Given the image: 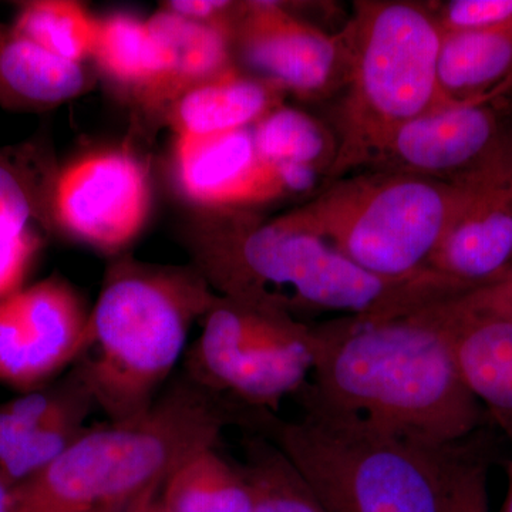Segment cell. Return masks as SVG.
<instances>
[{"label": "cell", "instance_id": "cell-31", "mask_svg": "<svg viewBox=\"0 0 512 512\" xmlns=\"http://www.w3.org/2000/svg\"><path fill=\"white\" fill-rule=\"evenodd\" d=\"M237 6L238 2L227 0H173L165 2L163 8L185 19L225 26L229 30Z\"/></svg>", "mask_w": 512, "mask_h": 512}, {"label": "cell", "instance_id": "cell-16", "mask_svg": "<svg viewBox=\"0 0 512 512\" xmlns=\"http://www.w3.org/2000/svg\"><path fill=\"white\" fill-rule=\"evenodd\" d=\"M444 301L434 311L447 329L458 376L512 441V322L457 318Z\"/></svg>", "mask_w": 512, "mask_h": 512}, {"label": "cell", "instance_id": "cell-17", "mask_svg": "<svg viewBox=\"0 0 512 512\" xmlns=\"http://www.w3.org/2000/svg\"><path fill=\"white\" fill-rule=\"evenodd\" d=\"M284 96L275 84L245 76L235 66L188 90L164 117L177 137L220 136L254 126L284 104Z\"/></svg>", "mask_w": 512, "mask_h": 512}, {"label": "cell", "instance_id": "cell-23", "mask_svg": "<svg viewBox=\"0 0 512 512\" xmlns=\"http://www.w3.org/2000/svg\"><path fill=\"white\" fill-rule=\"evenodd\" d=\"M62 402L22 443L0 458V477L15 488L49 467L86 431L87 414L94 403L77 377L67 379Z\"/></svg>", "mask_w": 512, "mask_h": 512}, {"label": "cell", "instance_id": "cell-22", "mask_svg": "<svg viewBox=\"0 0 512 512\" xmlns=\"http://www.w3.org/2000/svg\"><path fill=\"white\" fill-rule=\"evenodd\" d=\"M239 474L251 495L252 512H326L306 478L274 441L245 433Z\"/></svg>", "mask_w": 512, "mask_h": 512}, {"label": "cell", "instance_id": "cell-9", "mask_svg": "<svg viewBox=\"0 0 512 512\" xmlns=\"http://www.w3.org/2000/svg\"><path fill=\"white\" fill-rule=\"evenodd\" d=\"M232 52L284 93L322 99L342 90L349 66L345 29L323 32L276 2H238L229 28Z\"/></svg>", "mask_w": 512, "mask_h": 512}, {"label": "cell", "instance_id": "cell-14", "mask_svg": "<svg viewBox=\"0 0 512 512\" xmlns=\"http://www.w3.org/2000/svg\"><path fill=\"white\" fill-rule=\"evenodd\" d=\"M173 171L181 195L205 211H247L288 198L278 165L258 153L251 127L177 137Z\"/></svg>", "mask_w": 512, "mask_h": 512}, {"label": "cell", "instance_id": "cell-18", "mask_svg": "<svg viewBox=\"0 0 512 512\" xmlns=\"http://www.w3.org/2000/svg\"><path fill=\"white\" fill-rule=\"evenodd\" d=\"M93 86L83 64L64 62L0 23V106L37 113L56 109Z\"/></svg>", "mask_w": 512, "mask_h": 512}, {"label": "cell", "instance_id": "cell-27", "mask_svg": "<svg viewBox=\"0 0 512 512\" xmlns=\"http://www.w3.org/2000/svg\"><path fill=\"white\" fill-rule=\"evenodd\" d=\"M67 384L40 387L0 406V458L22 443L59 406Z\"/></svg>", "mask_w": 512, "mask_h": 512}, {"label": "cell", "instance_id": "cell-32", "mask_svg": "<svg viewBox=\"0 0 512 512\" xmlns=\"http://www.w3.org/2000/svg\"><path fill=\"white\" fill-rule=\"evenodd\" d=\"M158 487H160V485H154V487L148 488L146 493L141 494L140 497L128 507L126 512H167L163 503L156 498Z\"/></svg>", "mask_w": 512, "mask_h": 512}, {"label": "cell", "instance_id": "cell-5", "mask_svg": "<svg viewBox=\"0 0 512 512\" xmlns=\"http://www.w3.org/2000/svg\"><path fill=\"white\" fill-rule=\"evenodd\" d=\"M218 295L197 268L114 262L89 313L73 375L110 421L156 402L181 359L192 323Z\"/></svg>", "mask_w": 512, "mask_h": 512}, {"label": "cell", "instance_id": "cell-3", "mask_svg": "<svg viewBox=\"0 0 512 512\" xmlns=\"http://www.w3.org/2000/svg\"><path fill=\"white\" fill-rule=\"evenodd\" d=\"M477 433L436 444L302 410L296 420L265 413L256 434L291 458L326 512H487Z\"/></svg>", "mask_w": 512, "mask_h": 512}, {"label": "cell", "instance_id": "cell-15", "mask_svg": "<svg viewBox=\"0 0 512 512\" xmlns=\"http://www.w3.org/2000/svg\"><path fill=\"white\" fill-rule=\"evenodd\" d=\"M147 23L160 46L161 67L138 100L144 110L165 114L188 90L235 67L225 26L195 22L164 8Z\"/></svg>", "mask_w": 512, "mask_h": 512}, {"label": "cell", "instance_id": "cell-33", "mask_svg": "<svg viewBox=\"0 0 512 512\" xmlns=\"http://www.w3.org/2000/svg\"><path fill=\"white\" fill-rule=\"evenodd\" d=\"M0 512H12V488L0 477Z\"/></svg>", "mask_w": 512, "mask_h": 512}, {"label": "cell", "instance_id": "cell-35", "mask_svg": "<svg viewBox=\"0 0 512 512\" xmlns=\"http://www.w3.org/2000/svg\"><path fill=\"white\" fill-rule=\"evenodd\" d=\"M123 510H107V511H96V512H121Z\"/></svg>", "mask_w": 512, "mask_h": 512}, {"label": "cell", "instance_id": "cell-11", "mask_svg": "<svg viewBox=\"0 0 512 512\" xmlns=\"http://www.w3.org/2000/svg\"><path fill=\"white\" fill-rule=\"evenodd\" d=\"M89 313L73 286L56 275L3 299L0 383L32 392L74 365Z\"/></svg>", "mask_w": 512, "mask_h": 512}, {"label": "cell", "instance_id": "cell-21", "mask_svg": "<svg viewBox=\"0 0 512 512\" xmlns=\"http://www.w3.org/2000/svg\"><path fill=\"white\" fill-rule=\"evenodd\" d=\"M164 484L161 503L167 512H252L237 464L229 463L217 447L192 456Z\"/></svg>", "mask_w": 512, "mask_h": 512}, {"label": "cell", "instance_id": "cell-29", "mask_svg": "<svg viewBox=\"0 0 512 512\" xmlns=\"http://www.w3.org/2000/svg\"><path fill=\"white\" fill-rule=\"evenodd\" d=\"M444 306L457 318L512 322V265L490 284L446 299Z\"/></svg>", "mask_w": 512, "mask_h": 512}, {"label": "cell", "instance_id": "cell-4", "mask_svg": "<svg viewBox=\"0 0 512 512\" xmlns=\"http://www.w3.org/2000/svg\"><path fill=\"white\" fill-rule=\"evenodd\" d=\"M259 410L185 376L144 412L87 427L37 476L12 488V512L127 510L185 461L217 447L222 431H255Z\"/></svg>", "mask_w": 512, "mask_h": 512}, {"label": "cell", "instance_id": "cell-2", "mask_svg": "<svg viewBox=\"0 0 512 512\" xmlns=\"http://www.w3.org/2000/svg\"><path fill=\"white\" fill-rule=\"evenodd\" d=\"M207 212L188 238L194 268L217 295L258 312L305 323L322 313L386 320L466 292L433 269L372 274L281 215Z\"/></svg>", "mask_w": 512, "mask_h": 512}, {"label": "cell", "instance_id": "cell-25", "mask_svg": "<svg viewBox=\"0 0 512 512\" xmlns=\"http://www.w3.org/2000/svg\"><path fill=\"white\" fill-rule=\"evenodd\" d=\"M255 147L272 164L311 168L328 178L338 153L335 133L305 111L281 106L251 127Z\"/></svg>", "mask_w": 512, "mask_h": 512}, {"label": "cell", "instance_id": "cell-24", "mask_svg": "<svg viewBox=\"0 0 512 512\" xmlns=\"http://www.w3.org/2000/svg\"><path fill=\"white\" fill-rule=\"evenodd\" d=\"M93 59L101 73L140 100L156 82L160 46L147 20L119 13L99 20Z\"/></svg>", "mask_w": 512, "mask_h": 512}, {"label": "cell", "instance_id": "cell-19", "mask_svg": "<svg viewBox=\"0 0 512 512\" xmlns=\"http://www.w3.org/2000/svg\"><path fill=\"white\" fill-rule=\"evenodd\" d=\"M441 92L453 101H493L512 86V20L476 32L443 35Z\"/></svg>", "mask_w": 512, "mask_h": 512}, {"label": "cell", "instance_id": "cell-1", "mask_svg": "<svg viewBox=\"0 0 512 512\" xmlns=\"http://www.w3.org/2000/svg\"><path fill=\"white\" fill-rule=\"evenodd\" d=\"M311 340L301 410L436 444L483 429L487 413L458 376L434 303L386 320L338 316L311 325Z\"/></svg>", "mask_w": 512, "mask_h": 512}, {"label": "cell", "instance_id": "cell-7", "mask_svg": "<svg viewBox=\"0 0 512 512\" xmlns=\"http://www.w3.org/2000/svg\"><path fill=\"white\" fill-rule=\"evenodd\" d=\"M466 194L464 185L365 170L330 181L281 217L372 274L406 278L429 269Z\"/></svg>", "mask_w": 512, "mask_h": 512}, {"label": "cell", "instance_id": "cell-28", "mask_svg": "<svg viewBox=\"0 0 512 512\" xmlns=\"http://www.w3.org/2000/svg\"><path fill=\"white\" fill-rule=\"evenodd\" d=\"M443 35L476 32L512 20V0H451L433 6Z\"/></svg>", "mask_w": 512, "mask_h": 512}, {"label": "cell", "instance_id": "cell-12", "mask_svg": "<svg viewBox=\"0 0 512 512\" xmlns=\"http://www.w3.org/2000/svg\"><path fill=\"white\" fill-rule=\"evenodd\" d=\"M511 138L512 127L493 101H456L403 127L372 170L457 185L491 163Z\"/></svg>", "mask_w": 512, "mask_h": 512}, {"label": "cell", "instance_id": "cell-30", "mask_svg": "<svg viewBox=\"0 0 512 512\" xmlns=\"http://www.w3.org/2000/svg\"><path fill=\"white\" fill-rule=\"evenodd\" d=\"M42 245L37 229L0 234V302L23 288Z\"/></svg>", "mask_w": 512, "mask_h": 512}, {"label": "cell", "instance_id": "cell-13", "mask_svg": "<svg viewBox=\"0 0 512 512\" xmlns=\"http://www.w3.org/2000/svg\"><path fill=\"white\" fill-rule=\"evenodd\" d=\"M458 208L427 268L466 291L490 284L512 265V141L464 183Z\"/></svg>", "mask_w": 512, "mask_h": 512}, {"label": "cell", "instance_id": "cell-8", "mask_svg": "<svg viewBox=\"0 0 512 512\" xmlns=\"http://www.w3.org/2000/svg\"><path fill=\"white\" fill-rule=\"evenodd\" d=\"M187 367V376L205 389L249 409L276 413L311 377V323L258 312L218 295Z\"/></svg>", "mask_w": 512, "mask_h": 512}, {"label": "cell", "instance_id": "cell-26", "mask_svg": "<svg viewBox=\"0 0 512 512\" xmlns=\"http://www.w3.org/2000/svg\"><path fill=\"white\" fill-rule=\"evenodd\" d=\"M99 19L72 0H32L19 6L12 28L23 39L64 62L92 57Z\"/></svg>", "mask_w": 512, "mask_h": 512}, {"label": "cell", "instance_id": "cell-6", "mask_svg": "<svg viewBox=\"0 0 512 512\" xmlns=\"http://www.w3.org/2000/svg\"><path fill=\"white\" fill-rule=\"evenodd\" d=\"M349 66L333 120L338 153L325 183L372 170L403 127L456 103L441 92V33L433 6L356 2L345 25Z\"/></svg>", "mask_w": 512, "mask_h": 512}, {"label": "cell", "instance_id": "cell-20", "mask_svg": "<svg viewBox=\"0 0 512 512\" xmlns=\"http://www.w3.org/2000/svg\"><path fill=\"white\" fill-rule=\"evenodd\" d=\"M56 171L45 144L28 141L0 148V234L49 229Z\"/></svg>", "mask_w": 512, "mask_h": 512}, {"label": "cell", "instance_id": "cell-10", "mask_svg": "<svg viewBox=\"0 0 512 512\" xmlns=\"http://www.w3.org/2000/svg\"><path fill=\"white\" fill-rule=\"evenodd\" d=\"M150 204L144 165L126 151H101L57 174L53 224L90 247L117 254L143 231Z\"/></svg>", "mask_w": 512, "mask_h": 512}, {"label": "cell", "instance_id": "cell-34", "mask_svg": "<svg viewBox=\"0 0 512 512\" xmlns=\"http://www.w3.org/2000/svg\"><path fill=\"white\" fill-rule=\"evenodd\" d=\"M501 512H512V461L508 464V493Z\"/></svg>", "mask_w": 512, "mask_h": 512}]
</instances>
